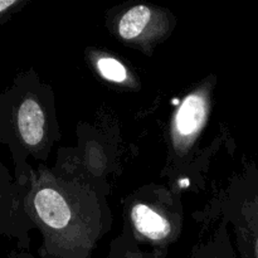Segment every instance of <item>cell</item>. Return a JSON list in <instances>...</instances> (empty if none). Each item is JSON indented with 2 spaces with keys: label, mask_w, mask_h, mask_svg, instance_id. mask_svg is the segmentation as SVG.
Instances as JSON below:
<instances>
[{
  "label": "cell",
  "mask_w": 258,
  "mask_h": 258,
  "mask_svg": "<svg viewBox=\"0 0 258 258\" xmlns=\"http://www.w3.org/2000/svg\"><path fill=\"white\" fill-rule=\"evenodd\" d=\"M34 208L38 217L48 227L62 229L71 219V211L60 193L52 188H43L34 197Z\"/></svg>",
  "instance_id": "obj_1"
},
{
  "label": "cell",
  "mask_w": 258,
  "mask_h": 258,
  "mask_svg": "<svg viewBox=\"0 0 258 258\" xmlns=\"http://www.w3.org/2000/svg\"><path fill=\"white\" fill-rule=\"evenodd\" d=\"M44 113L42 107L33 98H27L19 106L17 125L23 141L29 146H37L44 135Z\"/></svg>",
  "instance_id": "obj_2"
},
{
  "label": "cell",
  "mask_w": 258,
  "mask_h": 258,
  "mask_svg": "<svg viewBox=\"0 0 258 258\" xmlns=\"http://www.w3.org/2000/svg\"><path fill=\"white\" fill-rule=\"evenodd\" d=\"M206 102L199 95H190L183 101L175 116V127L180 136L189 138L198 133L206 120Z\"/></svg>",
  "instance_id": "obj_3"
},
{
  "label": "cell",
  "mask_w": 258,
  "mask_h": 258,
  "mask_svg": "<svg viewBox=\"0 0 258 258\" xmlns=\"http://www.w3.org/2000/svg\"><path fill=\"white\" fill-rule=\"evenodd\" d=\"M131 216L136 229L151 241H163L170 233V223L145 204H136Z\"/></svg>",
  "instance_id": "obj_4"
},
{
  "label": "cell",
  "mask_w": 258,
  "mask_h": 258,
  "mask_svg": "<svg viewBox=\"0 0 258 258\" xmlns=\"http://www.w3.org/2000/svg\"><path fill=\"white\" fill-rule=\"evenodd\" d=\"M151 9L145 5H136L128 9L118 23V34L126 40L138 38L150 23Z\"/></svg>",
  "instance_id": "obj_5"
},
{
  "label": "cell",
  "mask_w": 258,
  "mask_h": 258,
  "mask_svg": "<svg viewBox=\"0 0 258 258\" xmlns=\"http://www.w3.org/2000/svg\"><path fill=\"white\" fill-rule=\"evenodd\" d=\"M97 68L102 77L108 81H112V82L121 83L127 78V71H126L125 66L115 58H100L97 60Z\"/></svg>",
  "instance_id": "obj_6"
},
{
  "label": "cell",
  "mask_w": 258,
  "mask_h": 258,
  "mask_svg": "<svg viewBox=\"0 0 258 258\" xmlns=\"http://www.w3.org/2000/svg\"><path fill=\"white\" fill-rule=\"evenodd\" d=\"M17 0H0V17L17 4Z\"/></svg>",
  "instance_id": "obj_7"
},
{
  "label": "cell",
  "mask_w": 258,
  "mask_h": 258,
  "mask_svg": "<svg viewBox=\"0 0 258 258\" xmlns=\"http://www.w3.org/2000/svg\"><path fill=\"white\" fill-rule=\"evenodd\" d=\"M253 258H258V236H257V238H256V244H254Z\"/></svg>",
  "instance_id": "obj_8"
}]
</instances>
